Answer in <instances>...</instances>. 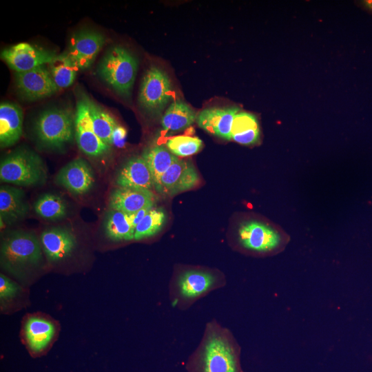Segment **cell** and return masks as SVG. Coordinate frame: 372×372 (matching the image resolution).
<instances>
[{
	"instance_id": "1",
	"label": "cell",
	"mask_w": 372,
	"mask_h": 372,
	"mask_svg": "<svg viewBox=\"0 0 372 372\" xmlns=\"http://www.w3.org/2000/svg\"><path fill=\"white\" fill-rule=\"evenodd\" d=\"M239 353L231 331L212 318L205 324L192 358L195 372H239Z\"/></svg>"
},
{
	"instance_id": "2",
	"label": "cell",
	"mask_w": 372,
	"mask_h": 372,
	"mask_svg": "<svg viewBox=\"0 0 372 372\" xmlns=\"http://www.w3.org/2000/svg\"><path fill=\"white\" fill-rule=\"evenodd\" d=\"M226 285V278L219 271L197 267H178L168 285L171 306L186 311L198 300Z\"/></svg>"
},
{
	"instance_id": "3",
	"label": "cell",
	"mask_w": 372,
	"mask_h": 372,
	"mask_svg": "<svg viewBox=\"0 0 372 372\" xmlns=\"http://www.w3.org/2000/svg\"><path fill=\"white\" fill-rule=\"evenodd\" d=\"M1 267L19 278H24L41 266L43 249L32 233L18 230L6 235L1 242Z\"/></svg>"
},
{
	"instance_id": "4",
	"label": "cell",
	"mask_w": 372,
	"mask_h": 372,
	"mask_svg": "<svg viewBox=\"0 0 372 372\" xmlns=\"http://www.w3.org/2000/svg\"><path fill=\"white\" fill-rule=\"evenodd\" d=\"M137 58L121 45L110 48L99 63L97 74L118 94L127 98L138 71Z\"/></svg>"
},
{
	"instance_id": "5",
	"label": "cell",
	"mask_w": 372,
	"mask_h": 372,
	"mask_svg": "<svg viewBox=\"0 0 372 372\" xmlns=\"http://www.w3.org/2000/svg\"><path fill=\"white\" fill-rule=\"evenodd\" d=\"M46 178L47 171L43 161L31 150L16 149L1 161V182L31 187L43 183Z\"/></svg>"
},
{
	"instance_id": "6",
	"label": "cell",
	"mask_w": 372,
	"mask_h": 372,
	"mask_svg": "<svg viewBox=\"0 0 372 372\" xmlns=\"http://www.w3.org/2000/svg\"><path fill=\"white\" fill-rule=\"evenodd\" d=\"M74 115L70 107H51L41 112L34 123L40 143L52 149H62L74 136Z\"/></svg>"
},
{
	"instance_id": "7",
	"label": "cell",
	"mask_w": 372,
	"mask_h": 372,
	"mask_svg": "<svg viewBox=\"0 0 372 372\" xmlns=\"http://www.w3.org/2000/svg\"><path fill=\"white\" fill-rule=\"evenodd\" d=\"M172 86L167 74L152 65L144 73L138 101L140 107L152 116H159L172 98Z\"/></svg>"
},
{
	"instance_id": "8",
	"label": "cell",
	"mask_w": 372,
	"mask_h": 372,
	"mask_svg": "<svg viewBox=\"0 0 372 372\" xmlns=\"http://www.w3.org/2000/svg\"><path fill=\"white\" fill-rule=\"evenodd\" d=\"M239 247L255 254H269L280 249L285 240L279 231L260 221L251 220L242 223L237 231Z\"/></svg>"
},
{
	"instance_id": "9",
	"label": "cell",
	"mask_w": 372,
	"mask_h": 372,
	"mask_svg": "<svg viewBox=\"0 0 372 372\" xmlns=\"http://www.w3.org/2000/svg\"><path fill=\"white\" fill-rule=\"evenodd\" d=\"M74 114V137L80 150L93 157L108 153L111 147L103 143L93 130L88 96L83 94L79 97Z\"/></svg>"
},
{
	"instance_id": "10",
	"label": "cell",
	"mask_w": 372,
	"mask_h": 372,
	"mask_svg": "<svg viewBox=\"0 0 372 372\" xmlns=\"http://www.w3.org/2000/svg\"><path fill=\"white\" fill-rule=\"evenodd\" d=\"M199 180L193 163L178 158L162 175L154 189L161 195L172 196L196 187Z\"/></svg>"
},
{
	"instance_id": "11",
	"label": "cell",
	"mask_w": 372,
	"mask_h": 372,
	"mask_svg": "<svg viewBox=\"0 0 372 372\" xmlns=\"http://www.w3.org/2000/svg\"><path fill=\"white\" fill-rule=\"evenodd\" d=\"M56 54L49 50L34 47L27 43H20L5 48L1 58L15 73L32 70L49 64Z\"/></svg>"
},
{
	"instance_id": "12",
	"label": "cell",
	"mask_w": 372,
	"mask_h": 372,
	"mask_svg": "<svg viewBox=\"0 0 372 372\" xmlns=\"http://www.w3.org/2000/svg\"><path fill=\"white\" fill-rule=\"evenodd\" d=\"M15 85L19 95L28 101L45 99L59 90L45 65L15 73Z\"/></svg>"
},
{
	"instance_id": "13",
	"label": "cell",
	"mask_w": 372,
	"mask_h": 372,
	"mask_svg": "<svg viewBox=\"0 0 372 372\" xmlns=\"http://www.w3.org/2000/svg\"><path fill=\"white\" fill-rule=\"evenodd\" d=\"M105 37L93 30H81L70 38L66 51L81 70L92 66L105 45Z\"/></svg>"
},
{
	"instance_id": "14",
	"label": "cell",
	"mask_w": 372,
	"mask_h": 372,
	"mask_svg": "<svg viewBox=\"0 0 372 372\" xmlns=\"http://www.w3.org/2000/svg\"><path fill=\"white\" fill-rule=\"evenodd\" d=\"M56 183L75 195L88 192L94 183V173L88 163L81 158L74 159L57 173Z\"/></svg>"
},
{
	"instance_id": "15",
	"label": "cell",
	"mask_w": 372,
	"mask_h": 372,
	"mask_svg": "<svg viewBox=\"0 0 372 372\" xmlns=\"http://www.w3.org/2000/svg\"><path fill=\"white\" fill-rule=\"evenodd\" d=\"M43 253L52 262L69 258L76 248L74 235L63 228L52 227L44 230L40 236Z\"/></svg>"
},
{
	"instance_id": "16",
	"label": "cell",
	"mask_w": 372,
	"mask_h": 372,
	"mask_svg": "<svg viewBox=\"0 0 372 372\" xmlns=\"http://www.w3.org/2000/svg\"><path fill=\"white\" fill-rule=\"evenodd\" d=\"M239 112L237 107H207L197 114L196 122L209 134L229 141L234 118Z\"/></svg>"
},
{
	"instance_id": "17",
	"label": "cell",
	"mask_w": 372,
	"mask_h": 372,
	"mask_svg": "<svg viewBox=\"0 0 372 372\" xmlns=\"http://www.w3.org/2000/svg\"><path fill=\"white\" fill-rule=\"evenodd\" d=\"M55 333L54 324L43 317L30 316L23 324L25 344L33 356H39L45 352Z\"/></svg>"
},
{
	"instance_id": "18",
	"label": "cell",
	"mask_w": 372,
	"mask_h": 372,
	"mask_svg": "<svg viewBox=\"0 0 372 372\" xmlns=\"http://www.w3.org/2000/svg\"><path fill=\"white\" fill-rule=\"evenodd\" d=\"M156 195L152 190L120 187L114 189L110 197L111 209L131 214L149 205H155Z\"/></svg>"
},
{
	"instance_id": "19",
	"label": "cell",
	"mask_w": 372,
	"mask_h": 372,
	"mask_svg": "<svg viewBox=\"0 0 372 372\" xmlns=\"http://www.w3.org/2000/svg\"><path fill=\"white\" fill-rule=\"evenodd\" d=\"M116 183L120 187L152 190L154 180L142 156L128 159L119 170Z\"/></svg>"
},
{
	"instance_id": "20",
	"label": "cell",
	"mask_w": 372,
	"mask_h": 372,
	"mask_svg": "<svg viewBox=\"0 0 372 372\" xmlns=\"http://www.w3.org/2000/svg\"><path fill=\"white\" fill-rule=\"evenodd\" d=\"M23 132V111L20 106L10 102L0 105V145L9 147L17 143Z\"/></svg>"
},
{
	"instance_id": "21",
	"label": "cell",
	"mask_w": 372,
	"mask_h": 372,
	"mask_svg": "<svg viewBox=\"0 0 372 372\" xmlns=\"http://www.w3.org/2000/svg\"><path fill=\"white\" fill-rule=\"evenodd\" d=\"M29 209L23 191L10 185L0 187L1 221L7 225L23 219Z\"/></svg>"
},
{
	"instance_id": "22",
	"label": "cell",
	"mask_w": 372,
	"mask_h": 372,
	"mask_svg": "<svg viewBox=\"0 0 372 372\" xmlns=\"http://www.w3.org/2000/svg\"><path fill=\"white\" fill-rule=\"evenodd\" d=\"M196 116L197 114L187 103L176 100L164 112L161 125L167 132H180L190 127L196 121Z\"/></svg>"
},
{
	"instance_id": "23",
	"label": "cell",
	"mask_w": 372,
	"mask_h": 372,
	"mask_svg": "<svg viewBox=\"0 0 372 372\" xmlns=\"http://www.w3.org/2000/svg\"><path fill=\"white\" fill-rule=\"evenodd\" d=\"M260 138V129L256 117L248 112H239L234 116L231 139L234 141L250 145L257 143Z\"/></svg>"
},
{
	"instance_id": "24",
	"label": "cell",
	"mask_w": 372,
	"mask_h": 372,
	"mask_svg": "<svg viewBox=\"0 0 372 372\" xmlns=\"http://www.w3.org/2000/svg\"><path fill=\"white\" fill-rule=\"evenodd\" d=\"M48 65L50 75L59 90L70 87L75 81L79 70L66 51L56 55Z\"/></svg>"
},
{
	"instance_id": "25",
	"label": "cell",
	"mask_w": 372,
	"mask_h": 372,
	"mask_svg": "<svg viewBox=\"0 0 372 372\" xmlns=\"http://www.w3.org/2000/svg\"><path fill=\"white\" fill-rule=\"evenodd\" d=\"M151 172L154 186L162 175L178 159L166 146L156 145L146 148L143 154Z\"/></svg>"
},
{
	"instance_id": "26",
	"label": "cell",
	"mask_w": 372,
	"mask_h": 372,
	"mask_svg": "<svg viewBox=\"0 0 372 372\" xmlns=\"http://www.w3.org/2000/svg\"><path fill=\"white\" fill-rule=\"evenodd\" d=\"M105 235L113 241L134 240L135 229L132 225L128 214L120 211H110L104 223Z\"/></svg>"
},
{
	"instance_id": "27",
	"label": "cell",
	"mask_w": 372,
	"mask_h": 372,
	"mask_svg": "<svg viewBox=\"0 0 372 372\" xmlns=\"http://www.w3.org/2000/svg\"><path fill=\"white\" fill-rule=\"evenodd\" d=\"M88 105L94 132L103 143L112 147V134L117 123L110 113L89 97Z\"/></svg>"
},
{
	"instance_id": "28",
	"label": "cell",
	"mask_w": 372,
	"mask_h": 372,
	"mask_svg": "<svg viewBox=\"0 0 372 372\" xmlns=\"http://www.w3.org/2000/svg\"><path fill=\"white\" fill-rule=\"evenodd\" d=\"M166 218L165 210L154 207L136 226L134 240L140 241L156 236L162 230Z\"/></svg>"
},
{
	"instance_id": "29",
	"label": "cell",
	"mask_w": 372,
	"mask_h": 372,
	"mask_svg": "<svg viewBox=\"0 0 372 372\" xmlns=\"http://www.w3.org/2000/svg\"><path fill=\"white\" fill-rule=\"evenodd\" d=\"M34 209L37 215L50 220L61 219L67 214L65 202L53 194L41 195L34 203Z\"/></svg>"
},
{
	"instance_id": "30",
	"label": "cell",
	"mask_w": 372,
	"mask_h": 372,
	"mask_svg": "<svg viewBox=\"0 0 372 372\" xmlns=\"http://www.w3.org/2000/svg\"><path fill=\"white\" fill-rule=\"evenodd\" d=\"M203 141L198 137L186 135L169 138L166 147L177 157H186L196 154L203 148Z\"/></svg>"
},
{
	"instance_id": "31",
	"label": "cell",
	"mask_w": 372,
	"mask_h": 372,
	"mask_svg": "<svg viewBox=\"0 0 372 372\" xmlns=\"http://www.w3.org/2000/svg\"><path fill=\"white\" fill-rule=\"evenodd\" d=\"M21 291V287L4 274L0 276V301L1 307L16 298Z\"/></svg>"
},
{
	"instance_id": "32",
	"label": "cell",
	"mask_w": 372,
	"mask_h": 372,
	"mask_svg": "<svg viewBox=\"0 0 372 372\" xmlns=\"http://www.w3.org/2000/svg\"><path fill=\"white\" fill-rule=\"evenodd\" d=\"M126 136V130L124 127L118 125L114 130L112 134V145L118 147H123L125 143Z\"/></svg>"
},
{
	"instance_id": "33",
	"label": "cell",
	"mask_w": 372,
	"mask_h": 372,
	"mask_svg": "<svg viewBox=\"0 0 372 372\" xmlns=\"http://www.w3.org/2000/svg\"><path fill=\"white\" fill-rule=\"evenodd\" d=\"M155 205L147 206L135 213L128 214L129 219L133 227L135 229L136 226L140 223V221L147 215V214L154 207Z\"/></svg>"
},
{
	"instance_id": "34",
	"label": "cell",
	"mask_w": 372,
	"mask_h": 372,
	"mask_svg": "<svg viewBox=\"0 0 372 372\" xmlns=\"http://www.w3.org/2000/svg\"><path fill=\"white\" fill-rule=\"evenodd\" d=\"M365 8L372 10V0H366L362 2Z\"/></svg>"
}]
</instances>
